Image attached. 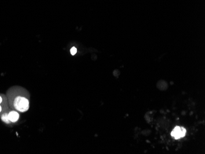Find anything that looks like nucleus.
Listing matches in <instances>:
<instances>
[{"label":"nucleus","mask_w":205,"mask_h":154,"mask_svg":"<svg viewBox=\"0 0 205 154\" xmlns=\"http://www.w3.org/2000/svg\"><path fill=\"white\" fill-rule=\"evenodd\" d=\"M1 111H2V106H1V104H0V113L1 112Z\"/></svg>","instance_id":"0eeeda50"},{"label":"nucleus","mask_w":205,"mask_h":154,"mask_svg":"<svg viewBox=\"0 0 205 154\" xmlns=\"http://www.w3.org/2000/svg\"><path fill=\"white\" fill-rule=\"evenodd\" d=\"M1 120L3 122H4V123H6V124H10L11 123V122H10V120H9V118H8V113H4V114L1 116Z\"/></svg>","instance_id":"20e7f679"},{"label":"nucleus","mask_w":205,"mask_h":154,"mask_svg":"<svg viewBox=\"0 0 205 154\" xmlns=\"http://www.w3.org/2000/svg\"><path fill=\"white\" fill-rule=\"evenodd\" d=\"M171 135L174 138H175L176 139H178L186 136V130L183 127H176L172 131Z\"/></svg>","instance_id":"f03ea898"},{"label":"nucleus","mask_w":205,"mask_h":154,"mask_svg":"<svg viewBox=\"0 0 205 154\" xmlns=\"http://www.w3.org/2000/svg\"><path fill=\"white\" fill-rule=\"evenodd\" d=\"M13 108L16 111L24 112L28 110L29 107V100L22 96H17L14 97L11 101Z\"/></svg>","instance_id":"f257e3e1"},{"label":"nucleus","mask_w":205,"mask_h":154,"mask_svg":"<svg viewBox=\"0 0 205 154\" xmlns=\"http://www.w3.org/2000/svg\"><path fill=\"white\" fill-rule=\"evenodd\" d=\"M70 52H71V55H75L77 53V49L76 47H72L70 50Z\"/></svg>","instance_id":"39448f33"},{"label":"nucleus","mask_w":205,"mask_h":154,"mask_svg":"<svg viewBox=\"0 0 205 154\" xmlns=\"http://www.w3.org/2000/svg\"><path fill=\"white\" fill-rule=\"evenodd\" d=\"M2 102H3V98L1 95H0V104H1Z\"/></svg>","instance_id":"423d86ee"},{"label":"nucleus","mask_w":205,"mask_h":154,"mask_svg":"<svg viewBox=\"0 0 205 154\" xmlns=\"http://www.w3.org/2000/svg\"><path fill=\"white\" fill-rule=\"evenodd\" d=\"M19 117L20 115L18 114V112L15 111H11V112H9L8 113V118L11 122L15 123L17 122L19 119Z\"/></svg>","instance_id":"7ed1b4c3"}]
</instances>
